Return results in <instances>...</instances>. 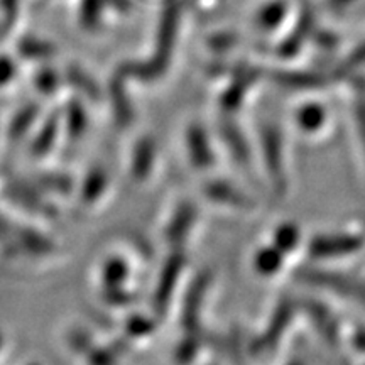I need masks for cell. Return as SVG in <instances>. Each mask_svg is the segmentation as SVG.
<instances>
[{
	"label": "cell",
	"mask_w": 365,
	"mask_h": 365,
	"mask_svg": "<svg viewBox=\"0 0 365 365\" xmlns=\"http://www.w3.org/2000/svg\"><path fill=\"white\" fill-rule=\"evenodd\" d=\"M54 46L38 38H24L19 43V53L27 59H46L51 56Z\"/></svg>",
	"instance_id": "obj_1"
},
{
	"label": "cell",
	"mask_w": 365,
	"mask_h": 365,
	"mask_svg": "<svg viewBox=\"0 0 365 365\" xmlns=\"http://www.w3.org/2000/svg\"><path fill=\"white\" fill-rule=\"evenodd\" d=\"M105 185H107V175L102 170H93L86 176L83 190H81V195H83V202L91 203L93 200H98L100 196L103 195Z\"/></svg>",
	"instance_id": "obj_2"
},
{
	"label": "cell",
	"mask_w": 365,
	"mask_h": 365,
	"mask_svg": "<svg viewBox=\"0 0 365 365\" xmlns=\"http://www.w3.org/2000/svg\"><path fill=\"white\" fill-rule=\"evenodd\" d=\"M36 115H38V110L36 107H22V110L17 113L16 117L12 118L11 129H9V135L11 139H22L29 127L33 125V122L36 120Z\"/></svg>",
	"instance_id": "obj_3"
},
{
	"label": "cell",
	"mask_w": 365,
	"mask_h": 365,
	"mask_svg": "<svg viewBox=\"0 0 365 365\" xmlns=\"http://www.w3.org/2000/svg\"><path fill=\"white\" fill-rule=\"evenodd\" d=\"M105 0H85L83 9L80 7V21L88 29H93L102 19V6Z\"/></svg>",
	"instance_id": "obj_4"
},
{
	"label": "cell",
	"mask_w": 365,
	"mask_h": 365,
	"mask_svg": "<svg viewBox=\"0 0 365 365\" xmlns=\"http://www.w3.org/2000/svg\"><path fill=\"white\" fill-rule=\"evenodd\" d=\"M66 76H70L71 83L75 85L76 88H83V90L86 91V93H88V97H91V98L97 97V93H98L97 86H95L93 81L90 80V76L85 75L83 71H80L78 68L71 66L70 71L66 73Z\"/></svg>",
	"instance_id": "obj_5"
},
{
	"label": "cell",
	"mask_w": 365,
	"mask_h": 365,
	"mask_svg": "<svg viewBox=\"0 0 365 365\" xmlns=\"http://www.w3.org/2000/svg\"><path fill=\"white\" fill-rule=\"evenodd\" d=\"M58 85V75L51 70H41L38 73V76H36V86H38L41 91H44V93H48V91H51L53 88L56 90Z\"/></svg>",
	"instance_id": "obj_6"
},
{
	"label": "cell",
	"mask_w": 365,
	"mask_h": 365,
	"mask_svg": "<svg viewBox=\"0 0 365 365\" xmlns=\"http://www.w3.org/2000/svg\"><path fill=\"white\" fill-rule=\"evenodd\" d=\"M71 118H73V124L68 125V129H70V134L71 137H80V134H83L85 127H86V117H85V112L81 110L80 107H71Z\"/></svg>",
	"instance_id": "obj_7"
},
{
	"label": "cell",
	"mask_w": 365,
	"mask_h": 365,
	"mask_svg": "<svg viewBox=\"0 0 365 365\" xmlns=\"http://www.w3.org/2000/svg\"><path fill=\"white\" fill-rule=\"evenodd\" d=\"M54 124L53 122H49L48 125H46V137H38L34 143V153L36 154H46L49 150V144L53 143L54 139Z\"/></svg>",
	"instance_id": "obj_8"
},
{
	"label": "cell",
	"mask_w": 365,
	"mask_h": 365,
	"mask_svg": "<svg viewBox=\"0 0 365 365\" xmlns=\"http://www.w3.org/2000/svg\"><path fill=\"white\" fill-rule=\"evenodd\" d=\"M16 75V66L9 58H0V85L9 83V80Z\"/></svg>",
	"instance_id": "obj_9"
}]
</instances>
